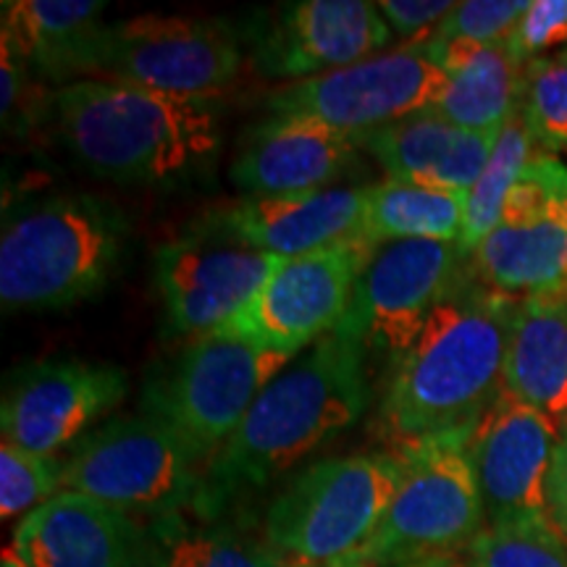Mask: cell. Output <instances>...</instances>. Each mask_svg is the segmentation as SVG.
<instances>
[{"instance_id":"6da1fadb","label":"cell","mask_w":567,"mask_h":567,"mask_svg":"<svg viewBox=\"0 0 567 567\" xmlns=\"http://www.w3.org/2000/svg\"><path fill=\"white\" fill-rule=\"evenodd\" d=\"M517 300L488 289L467 268L392 360L381 425L400 446L467 436L502 394L509 323Z\"/></svg>"},{"instance_id":"7a4b0ae2","label":"cell","mask_w":567,"mask_h":567,"mask_svg":"<svg viewBox=\"0 0 567 567\" xmlns=\"http://www.w3.org/2000/svg\"><path fill=\"white\" fill-rule=\"evenodd\" d=\"M365 408L363 344L334 331L258 394L234 436L205 467L200 492L189 507L203 515H224L247 488L271 484L358 423Z\"/></svg>"},{"instance_id":"3957f363","label":"cell","mask_w":567,"mask_h":567,"mask_svg":"<svg viewBox=\"0 0 567 567\" xmlns=\"http://www.w3.org/2000/svg\"><path fill=\"white\" fill-rule=\"evenodd\" d=\"M69 153L101 179L166 184L197 172L218 151V109L118 80H74L53 92Z\"/></svg>"},{"instance_id":"277c9868","label":"cell","mask_w":567,"mask_h":567,"mask_svg":"<svg viewBox=\"0 0 567 567\" xmlns=\"http://www.w3.org/2000/svg\"><path fill=\"white\" fill-rule=\"evenodd\" d=\"M124 247L126 218L101 197L17 205L0 231V305L6 313L71 308L111 281Z\"/></svg>"},{"instance_id":"5b68a950","label":"cell","mask_w":567,"mask_h":567,"mask_svg":"<svg viewBox=\"0 0 567 567\" xmlns=\"http://www.w3.org/2000/svg\"><path fill=\"white\" fill-rule=\"evenodd\" d=\"M396 455L326 457L284 486L268 507L264 536L289 565L358 555L402 484Z\"/></svg>"},{"instance_id":"8992f818","label":"cell","mask_w":567,"mask_h":567,"mask_svg":"<svg viewBox=\"0 0 567 567\" xmlns=\"http://www.w3.org/2000/svg\"><path fill=\"white\" fill-rule=\"evenodd\" d=\"M292 358L245 339L197 337L153 368L142 389V413L166 423L210 463Z\"/></svg>"},{"instance_id":"52a82bcc","label":"cell","mask_w":567,"mask_h":567,"mask_svg":"<svg viewBox=\"0 0 567 567\" xmlns=\"http://www.w3.org/2000/svg\"><path fill=\"white\" fill-rule=\"evenodd\" d=\"M467 436L394 452L405 471L384 520L358 551L368 567L442 563L471 549L486 528V515L465 450Z\"/></svg>"},{"instance_id":"ba28073f","label":"cell","mask_w":567,"mask_h":567,"mask_svg":"<svg viewBox=\"0 0 567 567\" xmlns=\"http://www.w3.org/2000/svg\"><path fill=\"white\" fill-rule=\"evenodd\" d=\"M203 460L151 415H118L92 429L63 460L61 492L84 494L145 523L182 513L200 492Z\"/></svg>"},{"instance_id":"9c48e42d","label":"cell","mask_w":567,"mask_h":567,"mask_svg":"<svg viewBox=\"0 0 567 567\" xmlns=\"http://www.w3.org/2000/svg\"><path fill=\"white\" fill-rule=\"evenodd\" d=\"M243 48L221 19L142 13L105 24L97 74L193 101H210L239 76Z\"/></svg>"},{"instance_id":"30bf717a","label":"cell","mask_w":567,"mask_h":567,"mask_svg":"<svg viewBox=\"0 0 567 567\" xmlns=\"http://www.w3.org/2000/svg\"><path fill=\"white\" fill-rule=\"evenodd\" d=\"M444 90V71L417 45H405L274 90L268 111L271 116L308 118L363 140L381 126L434 109Z\"/></svg>"},{"instance_id":"8fae6325","label":"cell","mask_w":567,"mask_h":567,"mask_svg":"<svg viewBox=\"0 0 567 567\" xmlns=\"http://www.w3.org/2000/svg\"><path fill=\"white\" fill-rule=\"evenodd\" d=\"M471 255L457 243L402 239L375 245L337 334L354 339L365 352H389L394 360L436 305L463 281Z\"/></svg>"},{"instance_id":"7c38bea8","label":"cell","mask_w":567,"mask_h":567,"mask_svg":"<svg viewBox=\"0 0 567 567\" xmlns=\"http://www.w3.org/2000/svg\"><path fill=\"white\" fill-rule=\"evenodd\" d=\"M371 252L373 245L354 239L326 250L279 258L250 305L216 334L287 354L321 342L344 321L354 284Z\"/></svg>"},{"instance_id":"4fadbf2b","label":"cell","mask_w":567,"mask_h":567,"mask_svg":"<svg viewBox=\"0 0 567 567\" xmlns=\"http://www.w3.org/2000/svg\"><path fill=\"white\" fill-rule=\"evenodd\" d=\"M276 260V255L255 250L208 216L195 229L161 245L155 281L174 334H216L250 305Z\"/></svg>"},{"instance_id":"5bb4252c","label":"cell","mask_w":567,"mask_h":567,"mask_svg":"<svg viewBox=\"0 0 567 567\" xmlns=\"http://www.w3.org/2000/svg\"><path fill=\"white\" fill-rule=\"evenodd\" d=\"M130 381L118 365L90 360H38L6 375L0 400L3 442L55 457L126 400Z\"/></svg>"},{"instance_id":"9a60e30c","label":"cell","mask_w":567,"mask_h":567,"mask_svg":"<svg viewBox=\"0 0 567 567\" xmlns=\"http://www.w3.org/2000/svg\"><path fill=\"white\" fill-rule=\"evenodd\" d=\"M563 425L502 392L467 436L486 526L549 520L547 476Z\"/></svg>"},{"instance_id":"2e32d148","label":"cell","mask_w":567,"mask_h":567,"mask_svg":"<svg viewBox=\"0 0 567 567\" xmlns=\"http://www.w3.org/2000/svg\"><path fill=\"white\" fill-rule=\"evenodd\" d=\"M250 38L260 74L305 82L371 59L392 30L365 0H300L264 13Z\"/></svg>"},{"instance_id":"e0dca14e","label":"cell","mask_w":567,"mask_h":567,"mask_svg":"<svg viewBox=\"0 0 567 567\" xmlns=\"http://www.w3.org/2000/svg\"><path fill=\"white\" fill-rule=\"evenodd\" d=\"M471 268L484 287L513 300L567 287V221L538 153L509 193L499 224L471 252Z\"/></svg>"},{"instance_id":"ac0fdd59","label":"cell","mask_w":567,"mask_h":567,"mask_svg":"<svg viewBox=\"0 0 567 567\" xmlns=\"http://www.w3.org/2000/svg\"><path fill=\"white\" fill-rule=\"evenodd\" d=\"M13 551L30 567H142L145 523L61 492L19 523Z\"/></svg>"},{"instance_id":"d6986e66","label":"cell","mask_w":567,"mask_h":567,"mask_svg":"<svg viewBox=\"0 0 567 567\" xmlns=\"http://www.w3.org/2000/svg\"><path fill=\"white\" fill-rule=\"evenodd\" d=\"M363 210L365 187H326L300 195L247 197L213 210L208 218L255 250L295 258L363 239Z\"/></svg>"},{"instance_id":"ffe728a7","label":"cell","mask_w":567,"mask_h":567,"mask_svg":"<svg viewBox=\"0 0 567 567\" xmlns=\"http://www.w3.org/2000/svg\"><path fill=\"white\" fill-rule=\"evenodd\" d=\"M360 140L308 118L271 116L245 134L229 176L250 197L326 189L358 155Z\"/></svg>"},{"instance_id":"44dd1931","label":"cell","mask_w":567,"mask_h":567,"mask_svg":"<svg viewBox=\"0 0 567 567\" xmlns=\"http://www.w3.org/2000/svg\"><path fill=\"white\" fill-rule=\"evenodd\" d=\"M499 134L460 130L436 109L381 126L360 140L392 179L467 193L486 168Z\"/></svg>"},{"instance_id":"7402d4cb","label":"cell","mask_w":567,"mask_h":567,"mask_svg":"<svg viewBox=\"0 0 567 567\" xmlns=\"http://www.w3.org/2000/svg\"><path fill=\"white\" fill-rule=\"evenodd\" d=\"M0 9V42L13 48L34 76L66 82L76 74H97L103 0H3Z\"/></svg>"},{"instance_id":"603a6c76","label":"cell","mask_w":567,"mask_h":567,"mask_svg":"<svg viewBox=\"0 0 567 567\" xmlns=\"http://www.w3.org/2000/svg\"><path fill=\"white\" fill-rule=\"evenodd\" d=\"M502 392L567 425V287L517 300Z\"/></svg>"},{"instance_id":"cb8c5ba5","label":"cell","mask_w":567,"mask_h":567,"mask_svg":"<svg viewBox=\"0 0 567 567\" xmlns=\"http://www.w3.org/2000/svg\"><path fill=\"white\" fill-rule=\"evenodd\" d=\"M446 74V90L434 109L460 130L499 134L520 111L523 69L499 45L415 42Z\"/></svg>"},{"instance_id":"d4e9b609","label":"cell","mask_w":567,"mask_h":567,"mask_svg":"<svg viewBox=\"0 0 567 567\" xmlns=\"http://www.w3.org/2000/svg\"><path fill=\"white\" fill-rule=\"evenodd\" d=\"M142 567H289L264 534L195 507L145 523Z\"/></svg>"},{"instance_id":"484cf974","label":"cell","mask_w":567,"mask_h":567,"mask_svg":"<svg viewBox=\"0 0 567 567\" xmlns=\"http://www.w3.org/2000/svg\"><path fill=\"white\" fill-rule=\"evenodd\" d=\"M465 224V193L386 179L365 187L363 239L368 245L434 239L457 243Z\"/></svg>"},{"instance_id":"4316f807","label":"cell","mask_w":567,"mask_h":567,"mask_svg":"<svg viewBox=\"0 0 567 567\" xmlns=\"http://www.w3.org/2000/svg\"><path fill=\"white\" fill-rule=\"evenodd\" d=\"M534 137L523 124L520 113H515L496 137L486 168L465 193V224L463 237H460L463 252L471 255L488 237V231L499 224L509 193L526 174L528 163L534 161Z\"/></svg>"},{"instance_id":"83f0119b","label":"cell","mask_w":567,"mask_h":567,"mask_svg":"<svg viewBox=\"0 0 567 567\" xmlns=\"http://www.w3.org/2000/svg\"><path fill=\"white\" fill-rule=\"evenodd\" d=\"M517 113L542 153L567 155V48L523 69Z\"/></svg>"},{"instance_id":"f1b7e54d","label":"cell","mask_w":567,"mask_h":567,"mask_svg":"<svg viewBox=\"0 0 567 567\" xmlns=\"http://www.w3.org/2000/svg\"><path fill=\"white\" fill-rule=\"evenodd\" d=\"M465 567H567V542L551 520L486 526L465 551Z\"/></svg>"},{"instance_id":"f546056e","label":"cell","mask_w":567,"mask_h":567,"mask_svg":"<svg viewBox=\"0 0 567 567\" xmlns=\"http://www.w3.org/2000/svg\"><path fill=\"white\" fill-rule=\"evenodd\" d=\"M63 460L34 455L17 444L0 446V515H30L61 494Z\"/></svg>"},{"instance_id":"4dcf8cb0","label":"cell","mask_w":567,"mask_h":567,"mask_svg":"<svg viewBox=\"0 0 567 567\" xmlns=\"http://www.w3.org/2000/svg\"><path fill=\"white\" fill-rule=\"evenodd\" d=\"M526 9V0H465V3H455V9L439 21L436 30H431L417 42L499 45V42H507L509 32L515 30L517 19Z\"/></svg>"},{"instance_id":"1f68e13d","label":"cell","mask_w":567,"mask_h":567,"mask_svg":"<svg viewBox=\"0 0 567 567\" xmlns=\"http://www.w3.org/2000/svg\"><path fill=\"white\" fill-rule=\"evenodd\" d=\"M507 51L520 66L567 48V0H530L507 38Z\"/></svg>"},{"instance_id":"d6a6232c","label":"cell","mask_w":567,"mask_h":567,"mask_svg":"<svg viewBox=\"0 0 567 567\" xmlns=\"http://www.w3.org/2000/svg\"><path fill=\"white\" fill-rule=\"evenodd\" d=\"M379 13L386 21L392 34H400L410 42L423 40L439 21L455 9L452 0H381Z\"/></svg>"},{"instance_id":"836d02e7","label":"cell","mask_w":567,"mask_h":567,"mask_svg":"<svg viewBox=\"0 0 567 567\" xmlns=\"http://www.w3.org/2000/svg\"><path fill=\"white\" fill-rule=\"evenodd\" d=\"M0 53H3V63H0V84H3V92H0V113H3L6 130H17L21 118V105L30 101L34 74L6 42H0Z\"/></svg>"},{"instance_id":"e575fe53","label":"cell","mask_w":567,"mask_h":567,"mask_svg":"<svg viewBox=\"0 0 567 567\" xmlns=\"http://www.w3.org/2000/svg\"><path fill=\"white\" fill-rule=\"evenodd\" d=\"M547 515L567 542V425L559 436L547 476Z\"/></svg>"},{"instance_id":"d590c367","label":"cell","mask_w":567,"mask_h":567,"mask_svg":"<svg viewBox=\"0 0 567 567\" xmlns=\"http://www.w3.org/2000/svg\"><path fill=\"white\" fill-rule=\"evenodd\" d=\"M538 166H542L544 179H547L551 195L563 208V216L567 221V163L559 161L557 155H547V153H538Z\"/></svg>"},{"instance_id":"8d00e7d4","label":"cell","mask_w":567,"mask_h":567,"mask_svg":"<svg viewBox=\"0 0 567 567\" xmlns=\"http://www.w3.org/2000/svg\"><path fill=\"white\" fill-rule=\"evenodd\" d=\"M289 567H368L358 555L334 559V563H310V565H289Z\"/></svg>"},{"instance_id":"74e56055","label":"cell","mask_w":567,"mask_h":567,"mask_svg":"<svg viewBox=\"0 0 567 567\" xmlns=\"http://www.w3.org/2000/svg\"><path fill=\"white\" fill-rule=\"evenodd\" d=\"M0 567H30V565H27L13 549H6L3 559H0Z\"/></svg>"},{"instance_id":"f35d334b","label":"cell","mask_w":567,"mask_h":567,"mask_svg":"<svg viewBox=\"0 0 567 567\" xmlns=\"http://www.w3.org/2000/svg\"><path fill=\"white\" fill-rule=\"evenodd\" d=\"M405 567H465V563H457V559H442V563H425V565H405Z\"/></svg>"}]
</instances>
